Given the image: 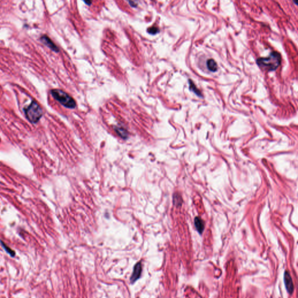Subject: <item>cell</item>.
I'll list each match as a JSON object with an SVG mask.
<instances>
[{
	"label": "cell",
	"instance_id": "obj_7",
	"mask_svg": "<svg viewBox=\"0 0 298 298\" xmlns=\"http://www.w3.org/2000/svg\"><path fill=\"white\" fill-rule=\"evenodd\" d=\"M194 225L197 231L200 234H202L203 232L204 229V224L203 221L200 218L198 217L195 218Z\"/></svg>",
	"mask_w": 298,
	"mask_h": 298
},
{
	"label": "cell",
	"instance_id": "obj_14",
	"mask_svg": "<svg viewBox=\"0 0 298 298\" xmlns=\"http://www.w3.org/2000/svg\"><path fill=\"white\" fill-rule=\"evenodd\" d=\"M85 2L88 5H91V1H85Z\"/></svg>",
	"mask_w": 298,
	"mask_h": 298
},
{
	"label": "cell",
	"instance_id": "obj_3",
	"mask_svg": "<svg viewBox=\"0 0 298 298\" xmlns=\"http://www.w3.org/2000/svg\"><path fill=\"white\" fill-rule=\"evenodd\" d=\"M51 94L55 99L66 108H75L76 104L75 100L66 92L60 89H53L51 90Z\"/></svg>",
	"mask_w": 298,
	"mask_h": 298
},
{
	"label": "cell",
	"instance_id": "obj_6",
	"mask_svg": "<svg viewBox=\"0 0 298 298\" xmlns=\"http://www.w3.org/2000/svg\"><path fill=\"white\" fill-rule=\"evenodd\" d=\"M40 40L43 44H44L52 50V51L55 52H59V48L57 47V46L52 42V40L49 38L47 36L43 35L40 38Z\"/></svg>",
	"mask_w": 298,
	"mask_h": 298
},
{
	"label": "cell",
	"instance_id": "obj_13",
	"mask_svg": "<svg viewBox=\"0 0 298 298\" xmlns=\"http://www.w3.org/2000/svg\"><path fill=\"white\" fill-rule=\"evenodd\" d=\"M180 197L178 194H174V203L175 204L178 205V204L180 203Z\"/></svg>",
	"mask_w": 298,
	"mask_h": 298
},
{
	"label": "cell",
	"instance_id": "obj_11",
	"mask_svg": "<svg viewBox=\"0 0 298 298\" xmlns=\"http://www.w3.org/2000/svg\"><path fill=\"white\" fill-rule=\"evenodd\" d=\"M1 242V245H2V246H3L4 249H5V251H7V252L8 254H10V255L12 257H14V256H15V254L14 251H12V250H11V249H10V247H8V246H6V245L4 244V243L2 242Z\"/></svg>",
	"mask_w": 298,
	"mask_h": 298
},
{
	"label": "cell",
	"instance_id": "obj_8",
	"mask_svg": "<svg viewBox=\"0 0 298 298\" xmlns=\"http://www.w3.org/2000/svg\"><path fill=\"white\" fill-rule=\"evenodd\" d=\"M207 66L208 68V70L211 72H216L217 71L218 66L216 62L213 59L208 60L207 61Z\"/></svg>",
	"mask_w": 298,
	"mask_h": 298
},
{
	"label": "cell",
	"instance_id": "obj_2",
	"mask_svg": "<svg viewBox=\"0 0 298 298\" xmlns=\"http://www.w3.org/2000/svg\"><path fill=\"white\" fill-rule=\"evenodd\" d=\"M24 114L30 122L36 123L43 115V110L40 105L35 101H32L31 104L24 109Z\"/></svg>",
	"mask_w": 298,
	"mask_h": 298
},
{
	"label": "cell",
	"instance_id": "obj_5",
	"mask_svg": "<svg viewBox=\"0 0 298 298\" xmlns=\"http://www.w3.org/2000/svg\"><path fill=\"white\" fill-rule=\"evenodd\" d=\"M284 282L288 292L290 294L293 293L294 290L293 282L292 278L288 271H285L284 274Z\"/></svg>",
	"mask_w": 298,
	"mask_h": 298
},
{
	"label": "cell",
	"instance_id": "obj_9",
	"mask_svg": "<svg viewBox=\"0 0 298 298\" xmlns=\"http://www.w3.org/2000/svg\"><path fill=\"white\" fill-rule=\"evenodd\" d=\"M115 131L117 133L120 137L123 139H127L128 137V133L125 129L120 127H115Z\"/></svg>",
	"mask_w": 298,
	"mask_h": 298
},
{
	"label": "cell",
	"instance_id": "obj_4",
	"mask_svg": "<svg viewBox=\"0 0 298 298\" xmlns=\"http://www.w3.org/2000/svg\"><path fill=\"white\" fill-rule=\"evenodd\" d=\"M142 265L139 262L137 263L136 265H135L133 270L132 274L131 277V282L133 284L135 282H136L137 279H139L142 273Z\"/></svg>",
	"mask_w": 298,
	"mask_h": 298
},
{
	"label": "cell",
	"instance_id": "obj_10",
	"mask_svg": "<svg viewBox=\"0 0 298 298\" xmlns=\"http://www.w3.org/2000/svg\"><path fill=\"white\" fill-rule=\"evenodd\" d=\"M189 83L190 90L193 91L196 95L198 96L199 97H202V95L200 91L197 88V87L195 86L194 83L193 82V81L189 80Z\"/></svg>",
	"mask_w": 298,
	"mask_h": 298
},
{
	"label": "cell",
	"instance_id": "obj_1",
	"mask_svg": "<svg viewBox=\"0 0 298 298\" xmlns=\"http://www.w3.org/2000/svg\"><path fill=\"white\" fill-rule=\"evenodd\" d=\"M281 56L278 52H271L269 57L259 58L257 60V64L263 70L274 71L276 70L281 64Z\"/></svg>",
	"mask_w": 298,
	"mask_h": 298
},
{
	"label": "cell",
	"instance_id": "obj_12",
	"mask_svg": "<svg viewBox=\"0 0 298 298\" xmlns=\"http://www.w3.org/2000/svg\"><path fill=\"white\" fill-rule=\"evenodd\" d=\"M159 31H160L159 29L156 27H152V28L148 29V30H147V32H149V33L152 34H156V33H158Z\"/></svg>",
	"mask_w": 298,
	"mask_h": 298
}]
</instances>
